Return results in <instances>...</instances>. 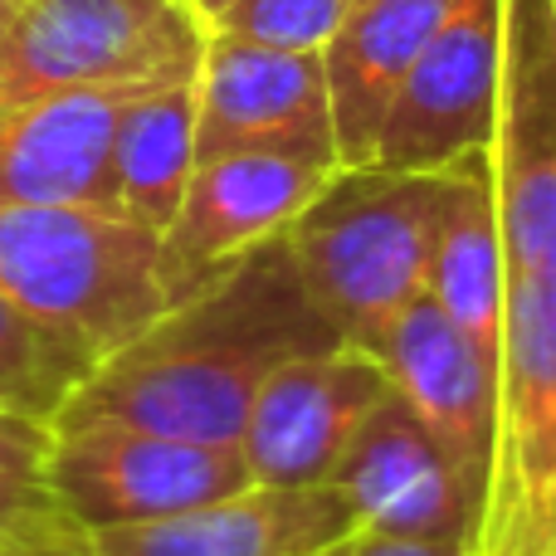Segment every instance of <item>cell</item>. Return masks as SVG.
Listing matches in <instances>:
<instances>
[{
  "mask_svg": "<svg viewBox=\"0 0 556 556\" xmlns=\"http://www.w3.org/2000/svg\"><path fill=\"white\" fill-rule=\"evenodd\" d=\"M230 152H278L342 166L323 54H283L211 29L195 74V162Z\"/></svg>",
  "mask_w": 556,
  "mask_h": 556,
  "instance_id": "9c48e42d",
  "label": "cell"
},
{
  "mask_svg": "<svg viewBox=\"0 0 556 556\" xmlns=\"http://www.w3.org/2000/svg\"><path fill=\"white\" fill-rule=\"evenodd\" d=\"M93 366L64 346L54 332L35 323L15 298L0 288V405L25 410L39 420H59L74 391L88 381Z\"/></svg>",
  "mask_w": 556,
  "mask_h": 556,
  "instance_id": "d6986e66",
  "label": "cell"
},
{
  "mask_svg": "<svg viewBox=\"0 0 556 556\" xmlns=\"http://www.w3.org/2000/svg\"><path fill=\"white\" fill-rule=\"evenodd\" d=\"M240 444H201L132 425H54L49 493L88 532L137 528L250 489Z\"/></svg>",
  "mask_w": 556,
  "mask_h": 556,
  "instance_id": "8992f818",
  "label": "cell"
},
{
  "mask_svg": "<svg viewBox=\"0 0 556 556\" xmlns=\"http://www.w3.org/2000/svg\"><path fill=\"white\" fill-rule=\"evenodd\" d=\"M469 556H556V274H508L498 454Z\"/></svg>",
  "mask_w": 556,
  "mask_h": 556,
  "instance_id": "5b68a950",
  "label": "cell"
},
{
  "mask_svg": "<svg viewBox=\"0 0 556 556\" xmlns=\"http://www.w3.org/2000/svg\"><path fill=\"white\" fill-rule=\"evenodd\" d=\"M489 156L508 274H556V0H503Z\"/></svg>",
  "mask_w": 556,
  "mask_h": 556,
  "instance_id": "52a82bcc",
  "label": "cell"
},
{
  "mask_svg": "<svg viewBox=\"0 0 556 556\" xmlns=\"http://www.w3.org/2000/svg\"><path fill=\"white\" fill-rule=\"evenodd\" d=\"M230 5H235V0H201L195 10H201V20H211V15H220V10H230Z\"/></svg>",
  "mask_w": 556,
  "mask_h": 556,
  "instance_id": "d4e9b609",
  "label": "cell"
},
{
  "mask_svg": "<svg viewBox=\"0 0 556 556\" xmlns=\"http://www.w3.org/2000/svg\"><path fill=\"white\" fill-rule=\"evenodd\" d=\"M352 0H235L230 10L211 15L215 35L244 39V45L283 49V54H323L337 35Z\"/></svg>",
  "mask_w": 556,
  "mask_h": 556,
  "instance_id": "ffe728a7",
  "label": "cell"
},
{
  "mask_svg": "<svg viewBox=\"0 0 556 556\" xmlns=\"http://www.w3.org/2000/svg\"><path fill=\"white\" fill-rule=\"evenodd\" d=\"M195 176V84L127 98L113 132V195L127 220L166 235Z\"/></svg>",
  "mask_w": 556,
  "mask_h": 556,
  "instance_id": "ac0fdd59",
  "label": "cell"
},
{
  "mask_svg": "<svg viewBox=\"0 0 556 556\" xmlns=\"http://www.w3.org/2000/svg\"><path fill=\"white\" fill-rule=\"evenodd\" d=\"M0 556H93V532L59 498H49L45 508L0 538Z\"/></svg>",
  "mask_w": 556,
  "mask_h": 556,
  "instance_id": "7402d4cb",
  "label": "cell"
},
{
  "mask_svg": "<svg viewBox=\"0 0 556 556\" xmlns=\"http://www.w3.org/2000/svg\"><path fill=\"white\" fill-rule=\"evenodd\" d=\"M352 538H356V532H352ZM352 538L332 542V547H327V552H317V556H352Z\"/></svg>",
  "mask_w": 556,
  "mask_h": 556,
  "instance_id": "484cf974",
  "label": "cell"
},
{
  "mask_svg": "<svg viewBox=\"0 0 556 556\" xmlns=\"http://www.w3.org/2000/svg\"><path fill=\"white\" fill-rule=\"evenodd\" d=\"M444 172L337 166L288 230L307 298L342 342L376 352L391 323L430 288Z\"/></svg>",
  "mask_w": 556,
  "mask_h": 556,
  "instance_id": "7a4b0ae2",
  "label": "cell"
},
{
  "mask_svg": "<svg viewBox=\"0 0 556 556\" xmlns=\"http://www.w3.org/2000/svg\"><path fill=\"white\" fill-rule=\"evenodd\" d=\"M20 5H25V0H0V49H5L10 29H15V15H20Z\"/></svg>",
  "mask_w": 556,
  "mask_h": 556,
  "instance_id": "cb8c5ba5",
  "label": "cell"
},
{
  "mask_svg": "<svg viewBox=\"0 0 556 556\" xmlns=\"http://www.w3.org/2000/svg\"><path fill=\"white\" fill-rule=\"evenodd\" d=\"M503 74V0H454L405 74L371 166L450 172L493 147Z\"/></svg>",
  "mask_w": 556,
  "mask_h": 556,
  "instance_id": "ba28073f",
  "label": "cell"
},
{
  "mask_svg": "<svg viewBox=\"0 0 556 556\" xmlns=\"http://www.w3.org/2000/svg\"><path fill=\"white\" fill-rule=\"evenodd\" d=\"M332 342L342 337L307 298L288 235H278L108 356L54 425H132L176 440L240 444L260 386L283 362Z\"/></svg>",
  "mask_w": 556,
  "mask_h": 556,
  "instance_id": "6da1fadb",
  "label": "cell"
},
{
  "mask_svg": "<svg viewBox=\"0 0 556 556\" xmlns=\"http://www.w3.org/2000/svg\"><path fill=\"white\" fill-rule=\"evenodd\" d=\"M0 288L93 371L172 307L162 235L93 205L0 211Z\"/></svg>",
  "mask_w": 556,
  "mask_h": 556,
  "instance_id": "3957f363",
  "label": "cell"
},
{
  "mask_svg": "<svg viewBox=\"0 0 556 556\" xmlns=\"http://www.w3.org/2000/svg\"><path fill=\"white\" fill-rule=\"evenodd\" d=\"M440 313L503 366V313H508V254L498 225L493 156L473 152L444 172V211L434 230L430 288Z\"/></svg>",
  "mask_w": 556,
  "mask_h": 556,
  "instance_id": "e0dca14e",
  "label": "cell"
},
{
  "mask_svg": "<svg viewBox=\"0 0 556 556\" xmlns=\"http://www.w3.org/2000/svg\"><path fill=\"white\" fill-rule=\"evenodd\" d=\"M352 556H469L459 542H415V538H386V532H362L352 538Z\"/></svg>",
  "mask_w": 556,
  "mask_h": 556,
  "instance_id": "603a6c76",
  "label": "cell"
},
{
  "mask_svg": "<svg viewBox=\"0 0 556 556\" xmlns=\"http://www.w3.org/2000/svg\"><path fill=\"white\" fill-rule=\"evenodd\" d=\"M395 395L430 425V434L454 454L464 479L489 508L493 454H498V386L503 366L489 362L430 293L415 298L376 346Z\"/></svg>",
  "mask_w": 556,
  "mask_h": 556,
  "instance_id": "4fadbf2b",
  "label": "cell"
},
{
  "mask_svg": "<svg viewBox=\"0 0 556 556\" xmlns=\"http://www.w3.org/2000/svg\"><path fill=\"white\" fill-rule=\"evenodd\" d=\"M386 395H391L386 366L352 342H332L283 362L260 386L240 440L254 483H278V489L327 483L352 434Z\"/></svg>",
  "mask_w": 556,
  "mask_h": 556,
  "instance_id": "8fae6325",
  "label": "cell"
},
{
  "mask_svg": "<svg viewBox=\"0 0 556 556\" xmlns=\"http://www.w3.org/2000/svg\"><path fill=\"white\" fill-rule=\"evenodd\" d=\"M454 0H352L323 49L337 162L371 166L386 113Z\"/></svg>",
  "mask_w": 556,
  "mask_h": 556,
  "instance_id": "2e32d148",
  "label": "cell"
},
{
  "mask_svg": "<svg viewBox=\"0 0 556 556\" xmlns=\"http://www.w3.org/2000/svg\"><path fill=\"white\" fill-rule=\"evenodd\" d=\"M49 454H54V420L0 405V538L54 498Z\"/></svg>",
  "mask_w": 556,
  "mask_h": 556,
  "instance_id": "44dd1931",
  "label": "cell"
},
{
  "mask_svg": "<svg viewBox=\"0 0 556 556\" xmlns=\"http://www.w3.org/2000/svg\"><path fill=\"white\" fill-rule=\"evenodd\" d=\"M352 532L356 518L332 483H250L176 518L93 532V556H317Z\"/></svg>",
  "mask_w": 556,
  "mask_h": 556,
  "instance_id": "9a60e30c",
  "label": "cell"
},
{
  "mask_svg": "<svg viewBox=\"0 0 556 556\" xmlns=\"http://www.w3.org/2000/svg\"><path fill=\"white\" fill-rule=\"evenodd\" d=\"M137 93L147 88H68L0 113V211H117L113 132Z\"/></svg>",
  "mask_w": 556,
  "mask_h": 556,
  "instance_id": "5bb4252c",
  "label": "cell"
},
{
  "mask_svg": "<svg viewBox=\"0 0 556 556\" xmlns=\"http://www.w3.org/2000/svg\"><path fill=\"white\" fill-rule=\"evenodd\" d=\"M327 483L342 493L362 532L459 542L469 552L479 542V493L454 464V454L430 434V425L395 395V386L362 420Z\"/></svg>",
  "mask_w": 556,
  "mask_h": 556,
  "instance_id": "30bf717a",
  "label": "cell"
},
{
  "mask_svg": "<svg viewBox=\"0 0 556 556\" xmlns=\"http://www.w3.org/2000/svg\"><path fill=\"white\" fill-rule=\"evenodd\" d=\"M337 166L278 152H230L195 162L181 211L162 235V278L172 303L230 269L250 250L293 230V220L317 201Z\"/></svg>",
  "mask_w": 556,
  "mask_h": 556,
  "instance_id": "7c38bea8",
  "label": "cell"
},
{
  "mask_svg": "<svg viewBox=\"0 0 556 556\" xmlns=\"http://www.w3.org/2000/svg\"><path fill=\"white\" fill-rule=\"evenodd\" d=\"M211 25L186 0H25L0 49V113L68 88H176Z\"/></svg>",
  "mask_w": 556,
  "mask_h": 556,
  "instance_id": "277c9868",
  "label": "cell"
},
{
  "mask_svg": "<svg viewBox=\"0 0 556 556\" xmlns=\"http://www.w3.org/2000/svg\"><path fill=\"white\" fill-rule=\"evenodd\" d=\"M186 5H201V0H186Z\"/></svg>",
  "mask_w": 556,
  "mask_h": 556,
  "instance_id": "4316f807",
  "label": "cell"
}]
</instances>
